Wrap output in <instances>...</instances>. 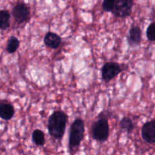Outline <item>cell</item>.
<instances>
[{"label":"cell","instance_id":"cell-1","mask_svg":"<svg viewBox=\"0 0 155 155\" xmlns=\"http://www.w3.org/2000/svg\"><path fill=\"white\" fill-rule=\"evenodd\" d=\"M67 121L68 116L64 112H54L48 120V130L50 135L56 139H61L65 133Z\"/></svg>","mask_w":155,"mask_h":155},{"label":"cell","instance_id":"cell-2","mask_svg":"<svg viewBox=\"0 0 155 155\" xmlns=\"http://www.w3.org/2000/svg\"><path fill=\"white\" fill-rule=\"evenodd\" d=\"M84 123L81 119H76L71 126L69 133V144L70 149H74L78 147L84 135Z\"/></svg>","mask_w":155,"mask_h":155},{"label":"cell","instance_id":"cell-3","mask_svg":"<svg viewBox=\"0 0 155 155\" xmlns=\"http://www.w3.org/2000/svg\"><path fill=\"white\" fill-rule=\"evenodd\" d=\"M92 136L98 141H105L110 135V126L105 117L98 119L92 126Z\"/></svg>","mask_w":155,"mask_h":155},{"label":"cell","instance_id":"cell-4","mask_svg":"<svg viewBox=\"0 0 155 155\" xmlns=\"http://www.w3.org/2000/svg\"><path fill=\"white\" fill-rule=\"evenodd\" d=\"M133 4V0H116L112 12L116 17L125 18L132 13Z\"/></svg>","mask_w":155,"mask_h":155},{"label":"cell","instance_id":"cell-5","mask_svg":"<svg viewBox=\"0 0 155 155\" xmlns=\"http://www.w3.org/2000/svg\"><path fill=\"white\" fill-rule=\"evenodd\" d=\"M102 78L104 81L109 82L122 71L120 65L116 62H107L104 64L102 69Z\"/></svg>","mask_w":155,"mask_h":155},{"label":"cell","instance_id":"cell-6","mask_svg":"<svg viewBox=\"0 0 155 155\" xmlns=\"http://www.w3.org/2000/svg\"><path fill=\"white\" fill-rule=\"evenodd\" d=\"M12 15L18 24H23L30 18V9L25 4L18 3L13 8Z\"/></svg>","mask_w":155,"mask_h":155},{"label":"cell","instance_id":"cell-7","mask_svg":"<svg viewBox=\"0 0 155 155\" xmlns=\"http://www.w3.org/2000/svg\"><path fill=\"white\" fill-rule=\"evenodd\" d=\"M142 138L149 144L155 143V120L147 122L141 128Z\"/></svg>","mask_w":155,"mask_h":155},{"label":"cell","instance_id":"cell-8","mask_svg":"<svg viewBox=\"0 0 155 155\" xmlns=\"http://www.w3.org/2000/svg\"><path fill=\"white\" fill-rule=\"evenodd\" d=\"M128 41L130 46H137L141 41V31L138 26H132L129 30Z\"/></svg>","mask_w":155,"mask_h":155},{"label":"cell","instance_id":"cell-9","mask_svg":"<svg viewBox=\"0 0 155 155\" xmlns=\"http://www.w3.org/2000/svg\"><path fill=\"white\" fill-rule=\"evenodd\" d=\"M44 44L52 49H57L61 44V37L56 33L49 32L44 37Z\"/></svg>","mask_w":155,"mask_h":155},{"label":"cell","instance_id":"cell-10","mask_svg":"<svg viewBox=\"0 0 155 155\" xmlns=\"http://www.w3.org/2000/svg\"><path fill=\"white\" fill-rule=\"evenodd\" d=\"M15 113L14 107L12 104L5 101L0 106V117L5 120H9L13 117Z\"/></svg>","mask_w":155,"mask_h":155},{"label":"cell","instance_id":"cell-11","mask_svg":"<svg viewBox=\"0 0 155 155\" xmlns=\"http://www.w3.org/2000/svg\"><path fill=\"white\" fill-rule=\"evenodd\" d=\"M10 13L7 10L0 11V30L5 31L10 26Z\"/></svg>","mask_w":155,"mask_h":155},{"label":"cell","instance_id":"cell-12","mask_svg":"<svg viewBox=\"0 0 155 155\" xmlns=\"http://www.w3.org/2000/svg\"><path fill=\"white\" fill-rule=\"evenodd\" d=\"M32 139L34 144L38 146H43L45 144V135L44 132L40 129H36L34 131Z\"/></svg>","mask_w":155,"mask_h":155},{"label":"cell","instance_id":"cell-13","mask_svg":"<svg viewBox=\"0 0 155 155\" xmlns=\"http://www.w3.org/2000/svg\"><path fill=\"white\" fill-rule=\"evenodd\" d=\"M19 43L18 39L15 37H11L8 41V44H7L6 50L8 53H14L17 51V50L19 47Z\"/></svg>","mask_w":155,"mask_h":155},{"label":"cell","instance_id":"cell-14","mask_svg":"<svg viewBox=\"0 0 155 155\" xmlns=\"http://www.w3.org/2000/svg\"><path fill=\"white\" fill-rule=\"evenodd\" d=\"M120 126L122 129L126 130V132L130 133L134 129V123L130 118L124 117L121 120L120 123Z\"/></svg>","mask_w":155,"mask_h":155},{"label":"cell","instance_id":"cell-15","mask_svg":"<svg viewBox=\"0 0 155 155\" xmlns=\"http://www.w3.org/2000/svg\"><path fill=\"white\" fill-rule=\"evenodd\" d=\"M147 37L150 41H155V22L151 23L147 27L146 31Z\"/></svg>","mask_w":155,"mask_h":155},{"label":"cell","instance_id":"cell-16","mask_svg":"<svg viewBox=\"0 0 155 155\" xmlns=\"http://www.w3.org/2000/svg\"><path fill=\"white\" fill-rule=\"evenodd\" d=\"M116 0H104L103 2V9L105 12H110L113 11L114 8Z\"/></svg>","mask_w":155,"mask_h":155},{"label":"cell","instance_id":"cell-17","mask_svg":"<svg viewBox=\"0 0 155 155\" xmlns=\"http://www.w3.org/2000/svg\"><path fill=\"white\" fill-rule=\"evenodd\" d=\"M4 102H5V101H2V100H0V106L2 105V103H4Z\"/></svg>","mask_w":155,"mask_h":155}]
</instances>
